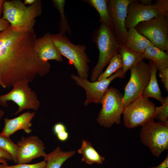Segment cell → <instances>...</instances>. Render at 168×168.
<instances>
[{"mask_svg": "<svg viewBox=\"0 0 168 168\" xmlns=\"http://www.w3.org/2000/svg\"><path fill=\"white\" fill-rule=\"evenodd\" d=\"M36 39L34 30L10 26L0 33V78L5 88L20 81L31 82L49 72L50 63L42 60L35 50Z\"/></svg>", "mask_w": 168, "mask_h": 168, "instance_id": "1", "label": "cell"}, {"mask_svg": "<svg viewBox=\"0 0 168 168\" xmlns=\"http://www.w3.org/2000/svg\"><path fill=\"white\" fill-rule=\"evenodd\" d=\"M40 0L26 6L20 0L5 1L2 18L8 21L12 28L19 30H32L35 19L42 13Z\"/></svg>", "mask_w": 168, "mask_h": 168, "instance_id": "2", "label": "cell"}, {"mask_svg": "<svg viewBox=\"0 0 168 168\" xmlns=\"http://www.w3.org/2000/svg\"><path fill=\"white\" fill-rule=\"evenodd\" d=\"M92 40L96 45L99 55L97 62L91 73V82L97 80L112 58L119 54L120 49L114 32L103 23L94 31Z\"/></svg>", "mask_w": 168, "mask_h": 168, "instance_id": "3", "label": "cell"}, {"mask_svg": "<svg viewBox=\"0 0 168 168\" xmlns=\"http://www.w3.org/2000/svg\"><path fill=\"white\" fill-rule=\"evenodd\" d=\"M54 45L59 54L68 59L76 68L78 76L87 79L90 59L86 52V47L84 45H75L66 35L58 33L52 34Z\"/></svg>", "mask_w": 168, "mask_h": 168, "instance_id": "4", "label": "cell"}, {"mask_svg": "<svg viewBox=\"0 0 168 168\" xmlns=\"http://www.w3.org/2000/svg\"><path fill=\"white\" fill-rule=\"evenodd\" d=\"M123 97L117 89L109 88L102 100V108L97 119L100 125L108 128L114 123L120 124L121 116L125 109Z\"/></svg>", "mask_w": 168, "mask_h": 168, "instance_id": "5", "label": "cell"}, {"mask_svg": "<svg viewBox=\"0 0 168 168\" xmlns=\"http://www.w3.org/2000/svg\"><path fill=\"white\" fill-rule=\"evenodd\" d=\"M29 83L26 80L20 81L16 83L10 91L0 95V105L7 107L8 106L7 101L14 102L19 107L14 114L15 115L26 110L32 109L35 111L38 110L40 102L36 92L29 86Z\"/></svg>", "mask_w": 168, "mask_h": 168, "instance_id": "6", "label": "cell"}, {"mask_svg": "<svg viewBox=\"0 0 168 168\" xmlns=\"http://www.w3.org/2000/svg\"><path fill=\"white\" fill-rule=\"evenodd\" d=\"M140 136L142 142L158 157L168 148V123L153 121L146 124L142 126Z\"/></svg>", "mask_w": 168, "mask_h": 168, "instance_id": "7", "label": "cell"}, {"mask_svg": "<svg viewBox=\"0 0 168 168\" xmlns=\"http://www.w3.org/2000/svg\"><path fill=\"white\" fill-rule=\"evenodd\" d=\"M155 104L142 96L125 108L123 114L124 126L133 128L154 121Z\"/></svg>", "mask_w": 168, "mask_h": 168, "instance_id": "8", "label": "cell"}, {"mask_svg": "<svg viewBox=\"0 0 168 168\" xmlns=\"http://www.w3.org/2000/svg\"><path fill=\"white\" fill-rule=\"evenodd\" d=\"M130 79L124 88L123 102L125 108L142 96L150 79L151 69L148 63L141 61L130 68Z\"/></svg>", "mask_w": 168, "mask_h": 168, "instance_id": "9", "label": "cell"}, {"mask_svg": "<svg viewBox=\"0 0 168 168\" xmlns=\"http://www.w3.org/2000/svg\"><path fill=\"white\" fill-rule=\"evenodd\" d=\"M168 18L161 15L141 22L134 28L155 46L168 52Z\"/></svg>", "mask_w": 168, "mask_h": 168, "instance_id": "10", "label": "cell"}, {"mask_svg": "<svg viewBox=\"0 0 168 168\" xmlns=\"http://www.w3.org/2000/svg\"><path fill=\"white\" fill-rule=\"evenodd\" d=\"M70 77L77 84L85 90L86 98L84 103L85 106H87L91 103L101 104L102 98L112 81L116 78L124 77L122 73V68L109 77L101 81L91 82L86 79L83 78L74 74H72Z\"/></svg>", "mask_w": 168, "mask_h": 168, "instance_id": "11", "label": "cell"}, {"mask_svg": "<svg viewBox=\"0 0 168 168\" xmlns=\"http://www.w3.org/2000/svg\"><path fill=\"white\" fill-rule=\"evenodd\" d=\"M135 0H109V10L114 27V33L120 45H126L127 30L125 26L128 5Z\"/></svg>", "mask_w": 168, "mask_h": 168, "instance_id": "12", "label": "cell"}, {"mask_svg": "<svg viewBox=\"0 0 168 168\" xmlns=\"http://www.w3.org/2000/svg\"><path fill=\"white\" fill-rule=\"evenodd\" d=\"M19 149L17 157L18 164L30 163L33 159L44 157L46 154L43 141L37 136H22L17 144Z\"/></svg>", "mask_w": 168, "mask_h": 168, "instance_id": "13", "label": "cell"}, {"mask_svg": "<svg viewBox=\"0 0 168 168\" xmlns=\"http://www.w3.org/2000/svg\"><path fill=\"white\" fill-rule=\"evenodd\" d=\"M159 15V13L153 5H143L135 0L128 6L125 27L127 30L135 28L139 23L150 20Z\"/></svg>", "mask_w": 168, "mask_h": 168, "instance_id": "14", "label": "cell"}, {"mask_svg": "<svg viewBox=\"0 0 168 168\" xmlns=\"http://www.w3.org/2000/svg\"><path fill=\"white\" fill-rule=\"evenodd\" d=\"M52 34L46 33L42 36L36 39L34 49L40 58L44 62L55 60L61 62L63 61L62 56L56 49L52 40Z\"/></svg>", "mask_w": 168, "mask_h": 168, "instance_id": "15", "label": "cell"}, {"mask_svg": "<svg viewBox=\"0 0 168 168\" xmlns=\"http://www.w3.org/2000/svg\"><path fill=\"white\" fill-rule=\"evenodd\" d=\"M35 112L27 111L23 113L15 118L4 119V126L2 132V135L8 137L20 130H23L27 133L32 132L30 128L32 123L31 121L34 118Z\"/></svg>", "mask_w": 168, "mask_h": 168, "instance_id": "16", "label": "cell"}, {"mask_svg": "<svg viewBox=\"0 0 168 168\" xmlns=\"http://www.w3.org/2000/svg\"><path fill=\"white\" fill-rule=\"evenodd\" d=\"M151 69V76L149 82L143 90L142 96L147 98L153 97L159 100L162 105L165 101V98L162 97L159 86L156 77L158 68L156 65L152 61L149 60Z\"/></svg>", "mask_w": 168, "mask_h": 168, "instance_id": "17", "label": "cell"}, {"mask_svg": "<svg viewBox=\"0 0 168 168\" xmlns=\"http://www.w3.org/2000/svg\"><path fill=\"white\" fill-rule=\"evenodd\" d=\"M151 45L153 44L134 28H130L127 30L126 45L134 51L143 54L146 48Z\"/></svg>", "mask_w": 168, "mask_h": 168, "instance_id": "18", "label": "cell"}, {"mask_svg": "<svg viewBox=\"0 0 168 168\" xmlns=\"http://www.w3.org/2000/svg\"><path fill=\"white\" fill-rule=\"evenodd\" d=\"M119 54L123 65L122 73L124 77L127 71L131 67L143 59V54L135 51L126 45H120Z\"/></svg>", "mask_w": 168, "mask_h": 168, "instance_id": "19", "label": "cell"}, {"mask_svg": "<svg viewBox=\"0 0 168 168\" xmlns=\"http://www.w3.org/2000/svg\"><path fill=\"white\" fill-rule=\"evenodd\" d=\"M143 59L152 61L158 69L168 68V53L151 45L148 46L143 54Z\"/></svg>", "mask_w": 168, "mask_h": 168, "instance_id": "20", "label": "cell"}, {"mask_svg": "<svg viewBox=\"0 0 168 168\" xmlns=\"http://www.w3.org/2000/svg\"><path fill=\"white\" fill-rule=\"evenodd\" d=\"M75 153V151L65 152L59 147L44 156L46 162L45 168H60L64 162Z\"/></svg>", "mask_w": 168, "mask_h": 168, "instance_id": "21", "label": "cell"}, {"mask_svg": "<svg viewBox=\"0 0 168 168\" xmlns=\"http://www.w3.org/2000/svg\"><path fill=\"white\" fill-rule=\"evenodd\" d=\"M84 2L93 7L98 13L100 19L99 21L106 25L114 32L112 19L109 10L107 0H86Z\"/></svg>", "mask_w": 168, "mask_h": 168, "instance_id": "22", "label": "cell"}, {"mask_svg": "<svg viewBox=\"0 0 168 168\" xmlns=\"http://www.w3.org/2000/svg\"><path fill=\"white\" fill-rule=\"evenodd\" d=\"M78 153L82 154V161L91 165L94 163L102 164L105 161L104 157L101 156L95 150L89 141L83 140L81 147L77 150Z\"/></svg>", "mask_w": 168, "mask_h": 168, "instance_id": "23", "label": "cell"}, {"mask_svg": "<svg viewBox=\"0 0 168 168\" xmlns=\"http://www.w3.org/2000/svg\"><path fill=\"white\" fill-rule=\"evenodd\" d=\"M52 1L54 7L59 13L60 20L59 26V33L65 35V33L67 32L69 35H71L72 31L64 12L66 1L53 0Z\"/></svg>", "mask_w": 168, "mask_h": 168, "instance_id": "24", "label": "cell"}, {"mask_svg": "<svg viewBox=\"0 0 168 168\" xmlns=\"http://www.w3.org/2000/svg\"><path fill=\"white\" fill-rule=\"evenodd\" d=\"M123 67L121 56L119 54L112 58L109 63V65L105 70L102 72L97 81L105 80L111 76Z\"/></svg>", "mask_w": 168, "mask_h": 168, "instance_id": "25", "label": "cell"}, {"mask_svg": "<svg viewBox=\"0 0 168 168\" xmlns=\"http://www.w3.org/2000/svg\"><path fill=\"white\" fill-rule=\"evenodd\" d=\"M0 147L9 153L11 155L12 160L17 163V157L19 148L14 143L10 137H7L0 133Z\"/></svg>", "mask_w": 168, "mask_h": 168, "instance_id": "26", "label": "cell"}, {"mask_svg": "<svg viewBox=\"0 0 168 168\" xmlns=\"http://www.w3.org/2000/svg\"><path fill=\"white\" fill-rule=\"evenodd\" d=\"M154 119L166 123H168V97L165 98L162 105L155 107Z\"/></svg>", "mask_w": 168, "mask_h": 168, "instance_id": "27", "label": "cell"}, {"mask_svg": "<svg viewBox=\"0 0 168 168\" xmlns=\"http://www.w3.org/2000/svg\"><path fill=\"white\" fill-rule=\"evenodd\" d=\"M46 162L44 160L40 162L33 164H18L13 166L0 164V168H45Z\"/></svg>", "mask_w": 168, "mask_h": 168, "instance_id": "28", "label": "cell"}, {"mask_svg": "<svg viewBox=\"0 0 168 168\" xmlns=\"http://www.w3.org/2000/svg\"><path fill=\"white\" fill-rule=\"evenodd\" d=\"M160 15L168 17V0H158L152 4Z\"/></svg>", "mask_w": 168, "mask_h": 168, "instance_id": "29", "label": "cell"}, {"mask_svg": "<svg viewBox=\"0 0 168 168\" xmlns=\"http://www.w3.org/2000/svg\"><path fill=\"white\" fill-rule=\"evenodd\" d=\"M159 76L161 79L162 83L167 91H168V68L159 70Z\"/></svg>", "mask_w": 168, "mask_h": 168, "instance_id": "30", "label": "cell"}, {"mask_svg": "<svg viewBox=\"0 0 168 168\" xmlns=\"http://www.w3.org/2000/svg\"><path fill=\"white\" fill-rule=\"evenodd\" d=\"M66 131H67L66 126L60 122L55 124L53 127V132L56 135L59 133Z\"/></svg>", "mask_w": 168, "mask_h": 168, "instance_id": "31", "label": "cell"}, {"mask_svg": "<svg viewBox=\"0 0 168 168\" xmlns=\"http://www.w3.org/2000/svg\"><path fill=\"white\" fill-rule=\"evenodd\" d=\"M10 27V25L7 21L2 19H0V33L6 30Z\"/></svg>", "mask_w": 168, "mask_h": 168, "instance_id": "32", "label": "cell"}, {"mask_svg": "<svg viewBox=\"0 0 168 168\" xmlns=\"http://www.w3.org/2000/svg\"><path fill=\"white\" fill-rule=\"evenodd\" d=\"M56 136L58 139L62 142L66 141L69 138V134L67 131L59 133Z\"/></svg>", "mask_w": 168, "mask_h": 168, "instance_id": "33", "label": "cell"}, {"mask_svg": "<svg viewBox=\"0 0 168 168\" xmlns=\"http://www.w3.org/2000/svg\"><path fill=\"white\" fill-rule=\"evenodd\" d=\"M0 158H3L9 161L12 160L10 154L0 147Z\"/></svg>", "mask_w": 168, "mask_h": 168, "instance_id": "34", "label": "cell"}, {"mask_svg": "<svg viewBox=\"0 0 168 168\" xmlns=\"http://www.w3.org/2000/svg\"><path fill=\"white\" fill-rule=\"evenodd\" d=\"M168 156L166 157L165 160L158 165L152 166L150 168H168Z\"/></svg>", "mask_w": 168, "mask_h": 168, "instance_id": "35", "label": "cell"}, {"mask_svg": "<svg viewBox=\"0 0 168 168\" xmlns=\"http://www.w3.org/2000/svg\"><path fill=\"white\" fill-rule=\"evenodd\" d=\"M137 2L139 4L144 6H149L151 5L152 0H138Z\"/></svg>", "mask_w": 168, "mask_h": 168, "instance_id": "36", "label": "cell"}, {"mask_svg": "<svg viewBox=\"0 0 168 168\" xmlns=\"http://www.w3.org/2000/svg\"><path fill=\"white\" fill-rule=\"evenodd\" d=\"M37 0H25L23 3L25 5L29 4L31 5L35 3L37 1Z\"/></svg>", "mask_w": 168, "mask_h": 168, "instance_id": "37", "label": "cell"}, {"mask_svg": "<svg viewBox=\"0 0 168 168\" xmlns=\"http://www.w3.org/2000/svg\"><path fill=\"white\" fill-rule=\"evenodd\" d=\"M5 0H0V19L2 18L1 16L2 14L3 4Z\"/></svg>", "mask_w": 168, "mask_h": 168, "instance_id": "38", "label": "cell"}, {"mask_svg": "<svg viewBox=\"0 0 168 168\" xmlns=\"http://www.w3.org/2000/svg\"><path fill=\"white\" fill-rule=\"evenodd\" d=\"M0 163H2V164L7 165V160L3 158H0Z\"/></svg>", "mask_w": 168, "mask_h": 168, "instance_id": "39", "label": "cell"}, {"mask_svg": "<svg viewBox=\"0 0 168 168\" xmlns=\"http://www.w3.org/2000/svg\"><path fill=\"white\" fill-rule=\"evenodd\" d=\"M4 111L1 110H0V120L4 115Z\"/></svg>", "mask_w": 168, "mask_h": 168, "instance_id": "40", "label": "cell"}, {"mask_svg": "<svg viewBox=\"0 0 168 168\" xmlns=\"http://www.w3.org/2000/svg\"><path fill=\"white\" fill-rule=\"evenodd\" d=\"M0 86H1L2 87L4 88H5L4 85H3V83H2L1 79L0 78Z\"/></svg>", "mask_w": 168, "mask_h": 168, "instance_id": "41", "label": "cell"}]
</instances>
